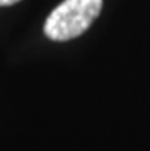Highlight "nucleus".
Segmentation results:
<instances>
[{"instance_id":"1","label":"nucleus","mask_w":150,"mask_h":151,"mask_svg":"<svg viewBox=\"0 0 150 151\" xmlns=\"http://www.w3.org/2000/svg\"><path fill=\"white\" fill-rule=\"evenodd\" d=\"M103 0H64L45 22L46 37L54 41H67L89 29L100 15Z\"/></svg>"},{"instance_id":"2","label":"nucleus","mask_w":150,"mask_h":151,"mask_svg":"<svg viewBox=\"0 0 150 151\" xmlns=\"http://www.w3.org/2000/svg\"><path fill=\"white\" fill-rule=\"evenodd\" d=\"M20 0H0V6H9V5H14Z\"/></svg>"}]
</instances>
